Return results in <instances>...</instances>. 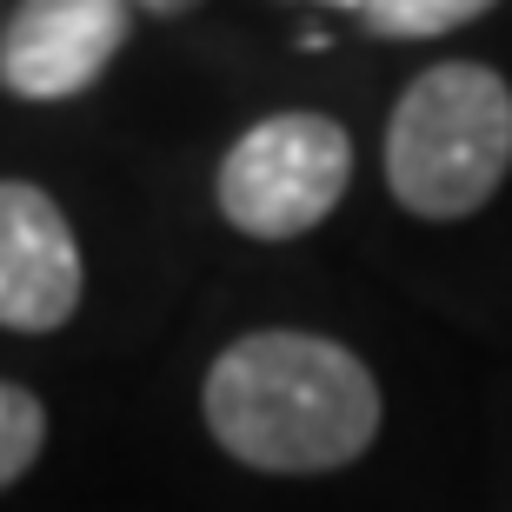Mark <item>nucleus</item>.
Wrapping results in <instances>:
<instances>
[{
	"instance_id": "7ed1b4c3",
	"label": "nucleus",
	"mask_w": 512,
	"mask_h": 512,
	"mask_svg": "<svg viewBox=\"0 0 512 512\" xmlns=\"http://www.w3.org/2000/svg\"><path fill=\"white\" fill-rule=\"evenodd\" d=\"M346 180H353V140L340 120L273 114L227 147L213 200L247 240H300L346 200Z\"/></svg>"
},
{
	"instance_id": "423d86ee",
	"label": "nucleus",
	"mask_w": 512,
	"mask_h": 512,
	"mask_svg": "<svg viewBox=\"0 0 512 512\" xmlns=\"http://www.w3.org/2000/svg\"><path fill=\"white\" fill-rule=\"evenodd\" d=\"M340 14L386 40H433V34H453V27L479 20L486 0H346Z\"/></svg>"
},
{
	"instance_id": "20e7f679",
	"label": "nucleus",
	"mask_w": 512,
	"mask_h": 512,
	"mask_svg": "<svg viewBox=\"0 0 512 512\" xmlns=\"http://www.w3.org/2000/svg\"><path fill=\"white\" fill-rule=\"evenodd\" d=\"M133 7L120 0H27L0 27V87L20 100H74L127 47Z\"/></svg>"
},
{
	"instance_id": "0eeeda50",
	"label": "nucleus",
	"mask_w": 512,
	"mask_h": 512,
	"mask_svg": "<svg viewBox=\"0 0 512 512\" xmlns=\"http://www.w3.org/2000/svg\"><path fill=\"white\" fill-rule=\"evenodd\" d=\"M47 446V413H40V399L27 386L0 380V486H14L27 466L40 459Z\"/></svg>"
},
{
	"instance_id": "f03ea898",
	"label": "nucleus",
	"mask_w": 512,
	"mask_h": 512,
	"mask_svg": "<svg viewBox=\"0 0 512 512\" xmlns=\"http://www.w3.org/2000/svg\"><path fill=\"white\" fill-rule=\"evenodd\" d=\"M512 173V87L479 60H446L386 120V187L419 220H466Z\"/></svg>"
},
{
	"instance_id": "f257e3e1",
	"label": "nucleus",
	"mask_w": 512,
	"mask_h": 512,
	"mask_svg": "<svg viewBox=\"0 0 512 512\" xmlns=\"http://www.w3.org/2000/svg\"><path fill=\"white\" fill-rule=\"evenodd\" d=\"M207 433L253 473H333L373 446L380 386L320 333H247L207 366Z\"/></svg>"
},
{
	"instance_id": "39448f33",
	"label": "nucleus",
	"mask_w": 512,
	"mask_h": 512,
	"mask_svg": "<svg viewBox=\"0 0 512 512\" xmlns=\"http://www.w3.org/2000/svg\"><path fill=\"white\" fill-rule=\"evenodd\" d=\"M80 247L54 193L0 180V326L7 333H60L80 313Z\"/></svg>"
}]
</instances>
